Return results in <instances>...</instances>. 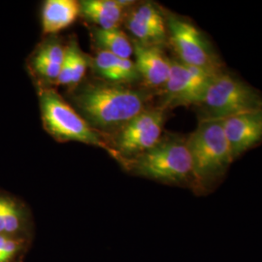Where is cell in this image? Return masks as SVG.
I'll return each mask as SVG.
<instances>
[{"mask_svg": "<svg viewBox=\"0 0 262 262\" xmlns=\"http://www.w3.org/2000/svg\"><path fill=\"white\" fill-rule=\"evenodd\" d=\"M166 113L160 106L149 107L122 126L110 142L113 158L122 163L156 146L163 136Z\"/></svg>", "mask_w": 262, "mask_h": 262, "instance_id": "obj_6", "label": "cell"}, {"mask_svg": "<svg viewBox=\"0 0 262 262\" xmlns=\"http://www.w3.org/2000/svg\"><path fill=\"white\" fill-rule=\"evenodd\" d=\"M123 23L133 41L158 47L168 42L166 13L154 2L135 3L127 11Z\"/></svg>", "mask_w": 262, "mask_h": 262, "instance_id": "obj_9", "label": "cell"}, {"mask_svg": "<svg viewBox=\"0 0 262 262\" xmlns=\"http://www.w3.org/2000/svg\"><path fill=\"white\" fill-rule=\"evenodd\" d=\"M216 74L219 73L187 66L178 59H171L168 80L159 92L161 96L159 106L166 110L179 106H196Z\"/></svg>", "mask_w": 262, "mask_h": 262, "instance_id": "obj_8", "label": "cell"}, {"mask_svg": "<svg viewBox=\"0 0 262 262\" xmlns=\"http://www.w3.org/2000/svg\"><path fill=\"white\" fill-rule=\"evenodd\" d=\"M128 173L143 178L180 187H193V172L187 137L163 135L150 150L122 161Z\"/></svg>", "mask_w": 262, "mask_h": 262, "instance_id": "obj_3", "label": "cell"}, {"mask_svg": "<svg viewBox=\"0 0 262 262\" xmlns=\"http://www.w3.org/2000/svg\"><path fill=\"white\" fill-rule=\"evenodd\" d=\"M80 16V3L75 0H47L42 9L44 34H56L70 27Z\"/></svg>", "mask_w": 262, "mask_h": 262, "instance_id": "obj_13", "label": "cell"}, {"mask_svg": "<svg viewBox=\"0 0 262 262\" xmlns=\"http://www.w3.org/2000/svg\"><path fill=\"white\" fill-rule=\"evenodd\" d=\"M233 159L262 142V108L222 121Z\"/></svg>", "mask_w": 262, "mask_h": 262, "instance_id": "obj_10", "label": "cell"}, {"mask_svg": "<svg viewBox=\"0 0 262 262\" xmlns=\"http://www.w3.org/2000/svg\"><path fill=\"white\" fill-rule=\"evenodd\" d=\"M80 3V15L97 28H120L125 15L134 1L120 0H84Z\"/></svg>", "mask_w": 262, "mask_h": 262, "instance_id": "obj_12", "label": "cell"}, {"mask_svg": "<svg viewBox=\"0 0 262 262\" xmlns=\"http://www.w3.org/2000/svg\"><path fill=\"white\" fill-rule=\"evenodd\" d=\"M26 246L23 237L0 234V262H14Z\"/></svg>", "mask_w": 262, "mask_h": 262, "instance_id": "obj_18", "label": "cell"}, {"mask_svg": "<svg viewBox=\"0 0 262 262\" xmlns=\"http://www.w3.org/2000/svg\"><path fill=\"white\" fill-rule=\"evenodd\" d=\"M27 223L19 202L0 192V234L20 237Z\"/></svg>", "mask_w": 262, "mask_h": 262, "instance_id": "obj_15", "label": "cell"}, {"mask_svg": "<svg viewBox=\"0 0 262 262\" xmlns=\"http://www.w3.org/2000/svg\"><path fill=\"white\" fill-rule=\"evenodd\" d=\"M187 144L192 162V190L208 194L223 182L234 161L222 121H199Z\"/></svg>", "mask_w": 262, "mask_h": 262, "instance_id": "obj_2", "label": "cell"}, {"mask_svg": "<svg viewBox=\"0 0 262 262\" xmlns=\"http://www.w3.org/2000/svg\"><path fill=\"white\" fill-rule=\"evenodd\" d=\"M30 68L41 80L49 83H56L61 66L50 62L36 51L30 60Z\"/></svg>", "mask_w": 262, "mask_h": 262, "instance_id": "obj_17", "label": "cell"}, {"mask_svg": "<svg viewBox=\"0 0 262 262\" xmlns=\"http://www.w3.org/2000/svg\"><path fill=\"white\" fill-rule=\"evenodd\" d=\"M93 39L100 51H105L121 58H130L133 55V43L120 28H94Z\"/></svg>", "mask_w": 262, "mask_h": 262, "instance_id": "obj_14", "label": "cell"}, {"mask_svg": "<svg viewBox=\"0 0 262 262\" xmlns=\"http://www.w3.org/2000/svg\"><path fill=\"white\" fill-rule=\"evenodd\" d=\"M168 43L179 61L212 73L224 71L223 63L203 32L190 20L166 13Z\"/></svg>", "mask_w": 262, "mask_h": 262, "instance_id": "obj_7", "label": "cell"}, {"mask_svg": "<svg viewBox=\"0 0 262 262\" xmlns=\"http://www.w3.org/2000/svg\"><path fill=\"white\" fill-rule=\"evenodd\" d=\"M150 96L149 91L128 84L95 81L75 86L70 100L89 124L108 138L148 109Z\"/></svg>", "mask_w": 262, "mask_h": 262, "instance_id": "obj_1", "label": "cell"}, {"mask_svg": "<svg viewBox=\"0 0 262 262\" xmlns=\"http://www.w3.org/2000/svg\"><path fill=\"white\" fill-rule=\"evenodd\" d=\"M195 107L199 121H224L262 108V94L238 77L222 71L214 77Z\"/></svg>", "mask_w": 262, "mask_h": 262, "instance_id": "obj_5", "label": "cell"}, {"mask_svg": "<svg viewBox=\"0 0 262 262\" xmlns=\"http://www.w3.org/2000/svg\"><path fill=\"white\" fill-rule=\"evenodd\" d=\"M39 104L43 126L56 141L80 142L103 149L114 157L109 139L92 127L55 90L41 88Z\"/></svg>", "mask_w": 262, "mask_h": 262, "instance_id": "obj_4", "label": "cell"}, {"mask_svg": "<svg viewBox=\"0 0 262 262\" xmlns=\"http://www.w3.org/2000/svg\"><path fill=\"white\" fill-rule=\"evenodd\" d=\"M135 66L141 80L152 91H161L168 80L171 59L165 56L162 48L143 45L133 41Z\"/></svg>", "mask_w": 262, "mask_h": 262, "instance_id": "obj_11", "label": "cell"}, {"mask_svg": "<svg viewBox=\"0 0 262 262\" xmlns=\"http://www.w3.org/2000/svg\"><path fill=\"white\" fill-rule=\"evenodd\" d=\"M67 55L71 62V85L70 88H75L82 83L86 69L89 67V57L84 55L78 46L76 41H71L66 46Z\"/></svg>", "mask_w": 262, "mask_h": 262, "instance_id": "obj_16", "label": "cell"}]
</instances>
